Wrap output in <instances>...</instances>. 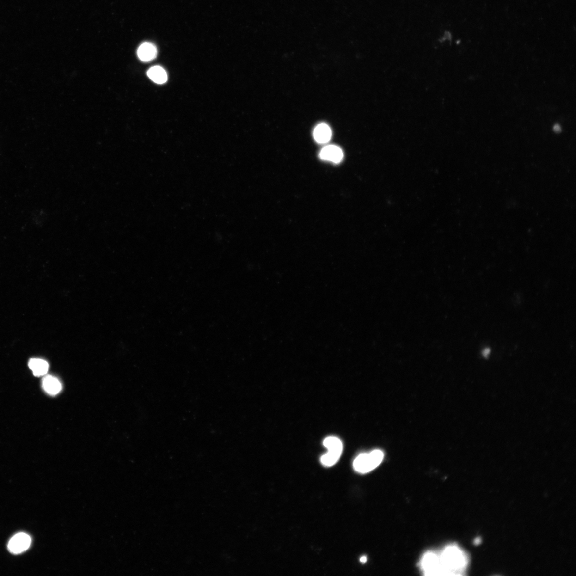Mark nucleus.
Here are the masks:
<instances>
[{
  "instance_id": "nucleus-1",
  "label": "nucleus",
  "mask_w": 576,
  "mask_h": 576,
  "mask_svg": "<svg viewBox=\"0 0 576 576\" xmlns=\"http://www.w3.org/2000/svg\"><path fill=\"white\" fill-rule=\"evenodd\" d=\"M439 556L446 576L461 575L468 565L467 555L456 545L446 547Z\"/></svg>"
},
{
  "instance_id": "nucleus-2",
  "label": "nucleus",
  "mask_w": 576,
  "mask_h": 576,
  "mask_svg": "<svg viewBox=\"0 0 576 576\" xmlns=\"http://www.w3.org/2000/svg\"><path fill=\"white\" fill-rule=\"evenodd\" d=\"M383 458L384 453L380 450H375L369 453H363L355 459L353 467L359 473H369L378 467Z\"/></svg>"
},
{
  "instance_id": "nucleus-3",
  "label": "nucleus",
  "mask_w": 576,
  "mask_h": 576,
  "mask_svg": "<svg viewBox=\"0 0 576 576\" xmlns=\"http://www.w3.org/2000/svg\"><path fill=\"white\" fill-rule=\"evenodd\" d=\"M422 571L426 576H446L440 556L433 552L426 553L421 561Z\"/></svg>"
},
{
  "instance_id": "nucleus-4",
  "label": "nucleus",
  "mask_w": 576,
  "mask_h": 576,
  "mask_svg": "<svg viewBox=\"0 0 576 576\" xmlns=\"http://www.w3.org/2000/svg\"><path fill=\"white\" fill-rule=\"evenodd\" d=\"M31 543V538L28 535L19 533L10 539L8 545V550L11 553L20 554L28 550Z\"/></svg>"
},
{
  "instance_id": "nucleus-5",
  "label": "nucleus",
  "mask_w": 576,
  "mask_h": 576,
  "mask_svg": "<svg viewBox=\"0 0 576 576\" xmlns=\"http://www.w3.org/2000/svg\"><path fill=\"white\" fill-rule=\"evenodd\" d=\"M320 157L322 160L339 163L342 161L344 154L339 147L329 145L322 149L320 153Z\"/></svg>"
},
{
  "instance_id": "nucleus-6",
  "label": "nucleus",
  "mask_w": 576,
  "mask_h": 576,
  "mask_svg": "<svg viewBox=\"0 0 576 576\" xmlns=\"http://www.w3.org/2000/svg\"><path fill=\"white\" fill-rule=\"evenodd\" d=\"M138 56L143 62H150L157 56V51L156 47L151 43L145 42L141 45L137 52Z\"/></svg>"
},
{
  "instance_id": "nucleus-7",
  "label": "nucleus",
  "mask_w": 576,
  "mask_h": 576,
  "mask_svg": "<svg viewBox=\"0 0 576 576\" xmlns=\"http://www.w3.org/2000/svg\"><path fill=\"white\" fill-rule=\"evenodd\" d=\"M332 132L331 129L326 124H321L316 126L314 132V136L316 142L320 144H326L332 138Z\"/></svg>"
},
{
  "instance_id": "nucleus-8",
  "label": "nucleus",
  "mask_w": 576,
  "mask_h": 576,
  "mask_svg": "<svg viewBox=\"0 0 576 576\" xmlns=\"http://www.w3.org/2000/svg\"><path fill=\"white\" fill-rule=\"evenodd\" d=\"M43 388L48 394L56 395L62 390V384L56 377L52 376L45 377L43 380Z\"/></svg>"
},
{
  "instance_id": "nucleus-9",
  "label": "nucleus",
  "mask_w": 576,
  "mask_h": 576,
  "mask_svg": "<svg viewBox=\"0 0 576 576\" xmlns=\"http://www.w3.org/2000/svg\"><path fill=\"white\" fill-rule=\"evenodd\" d=\"M324 446L328 450V453L340 458L343 449L341 441L338 438L329 437L324 440Z\"/></svg>"
},
{
  "instance_id": "nucleus-10",
  "label": "nucleus",
  "mask_w": 576,
  "mask_h": 576,
  "mask_svg": "<svg viewBox=\"0 0 576 576\" xmlns=\"http://www.w3.org/2000/svg\"><path fill=\"white\" fill-rule=\"evenodd\" d=\"M147 74L151 80L156 83L162 84L167 81V73L161 66H156L151 67Z\"/></svg>"
},
{
  "instance_id": "nucleus-11",
  "label": "nucleus",
  "mask_w": 576,
  "mask_h": 576,
  "mask_svg": "<svg viewBox=\"0 0 576 576\" xmlns=\"http://www.w3.org/2000/svg\"><path fill=\"white\" fill-rule=\"evenodd\" d=\"M28 366L33 371L35 376H41L46 374L49 369V365L46 361L41 359H31Z\"/></svg>"
},
{
  "instance_id": "nucleus-12",
  "label": "nucleus",
  "mask_w": 576,
  "mask_h": 576,
  "mask_svg": "<svg viewBox=\"0 0 576 576\" xmlns=\"http://www.w3.org/2000/svg\"><path fill=\"white\" fill-rule=\"evenodd\" d=\"M554 130L556 132H560L561 131V127L559 125H555L554 127Z\"/></svg>"
},
{
  "instance_id": "nucleus-13",
  "label": "nucleus",
  "mask_w": 576,
  "mask_h": 576,
  "mask_svg": "<svg viewBox=\"0 0 576 576\" xmlns=\"http://www.w3.org/2000/svg\"><path fill=\"white\" fill-rule=\"evenodd\" d=\"M367 561V558L366 556L361 557L360 558V562L362 563H366Z\"/></svg>"
},
{
  "instance_id": "nucleus-14",
  "label": "nucleus",
  "mask_w": 576,
  "mask_h": 576,
  "mask_svg": "<svg viewBox=\"0 0 576 576\" xmlns=\"http://www.w3.org/2000/svg\"><path fill=\"white\" fill-rule=\"evenodd\" d=\"M480 542H481V541H480V538H477V539H476V540L475 541V543L476 544H479L480 543Z\"/></svg>"
},
{
  "instance_id": "nucleus-15",
  "label": "nucleus",
  "mask_w": 576,
  "mask_h": 576,
  "mask_svg": "<svg viewBox=\"0 0 576 576\" xmlns=\"http://www.w3.org/2000/svg\"><path fill=\"white\" fill-rule=\"evenodd\" d=\"M489 353V351L488 350H486L485 352L483 353V354L486 355V356H487V355H488Z\"/></svg>"
}]
</instances>
